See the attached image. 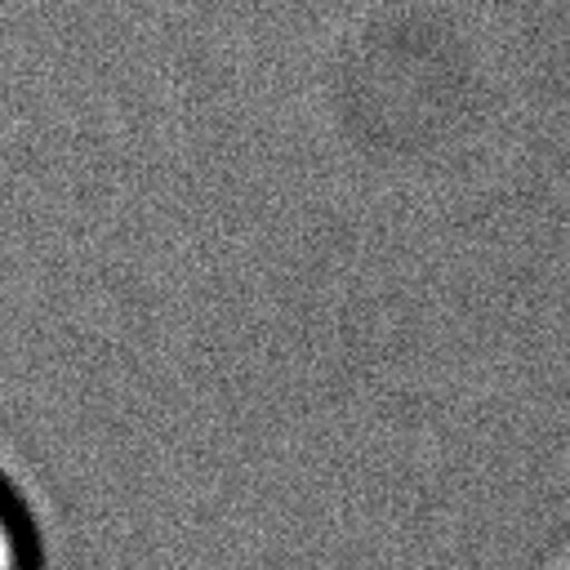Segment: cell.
I'll list each match as a JSON object with an SVG mask.
<instances>
[{
	"mask_svg": "<svg viewBox=\"0 0 570 570\" xmlns=\"http://www.w3.org/2000/svg\"><path fill=\"white\" fill-rule=\"evenodd\" d=\"M0 570H36L31 525L4 485H0Z\"/></svg>",
	"mask_w": 570,
	"mask_h": 570,
	"instance_id": "6da1fadb",
	"label": "cell"
}]
</instances>
